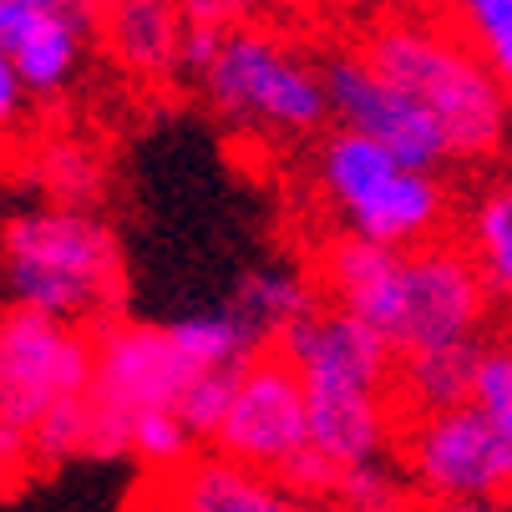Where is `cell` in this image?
<instances>
[{
	"label": "cell",
	"instance_id": "6da1fadb",
	"mask_svg": "<svg viewBox=\"0 0 512 512\" xmlns=\"http://www.w3.org/2000/svg\"><path fill=\"white\" fill-rule=\"evenodd\" d=\"M274 350L295 365L310 401V442L325 462L360 467L386 457L391 442V391H396V345L335 305H315L289 325Z\"/></svg>",
	"mask_w": 512,
	"mask_h": 512
},
{
	"label": "cell",
	"instance_id": "7a4b0ae2",
	"mask_svg": "<svg viewBox=\"0 0 512 512\" xmlns=\"http://www.w3.org/2000/svg\"><path fill=\"white\" fill-rule=\"evenodd\" d=\"M365 61L396 82L447 137L452 158L487 163L512 137V87L447 21L391 16L365 36Z\"/></svg>",
	"mask_w": 512,
	"mask_h": 512
},
{
	"label": "cell",
	"instance_id": "3957f363",
	"mask_svg": "<svg viewBox=\"0 0 512 512\" xmlns=\"http://www.w3.org/2000/svg\"><path fill=\"white\" fill-rule=\"evenodd\" d=\"M0 289L21 310L107 325L122 300V244L92 208H16L0 218Z\"/></svg>",
	"mask_w": 512,
	"mask_h": 512
},
{
	"label": "cell",
	"instance_id": "277c9868",
	"mask_svg": "<svg viewBox=\"0 0 512 512\" xmlns=\"http://www.w3.org/2000/svg\"><path fill=\"white\" fill-rule=\"evenodd\" d=\"M315 193L325 213L350 239H371L401 254H416L442 239L447 229V183L442 173L416 168L401 153L360 132H325L315 153Z\"/></svg>",
	"mask_w": 512,
	"mask_h": 512
},
{
	"label": "cell",
	"instance_id": "5b68a950",
	"mask_svg": "<svg viewBox=\"0 0 512 512\" xmlns=\"http://www.w3.org/2000/svg\"><path fill=\"white\" fill-rule=\"evenodd\" d=\"M198 82L218 117L254 137L300 142L330 122L325 66H315L305 51L259 26L229 31Z\"/></svg>",
	"mask_w": 512,
	"mask_h": 512
},
{
	"label": "cell",
	"instance_id": "8992f818",
	"mask_svg": "<svg viewBox=\"0 0 512 512\" xmlns=\"http://www.w3.org/2000/svg\"><path fill=\"white\" fill-rule=\"evenodd\" d=\"M92 340H97V381L87 401L92 421L87 457H132V421L148 411H178L198 371L178 350L168 325L107 320L97 325Z\"/></svg>",
	"mask_w": 512,
	"mask_h": 512
},
{
	"label": "cell",
	"instance_id": "52a82bcc",
	"mask_svg": "<svg viewBox=\"0 0 512 512\" xmlns=\"http://www.w3.org/2000/svg\"><path fill=\"white\" fill-rule=\"evenodd\" d=\"M97 381V340L41 310H0V411L36 431L66 406H87Z\"/></svg>",
	"mask_w": 512,
	"mask_h": 512
},
{
	"label": "cell",
	"instance_id": "ba28073f",
	"mask_svg": "<svg viewBox=\"0 0 512 512\" xmlns=\"http://www.w3.org/2000/svg\"><path fill=\"white\" fill-rule=\"evenodd\" d=\"M406 477L436 507L512 497V436L497 431L472 401L416 416L406 431Z\"/></svg>",
	"mask_w": 512,
	"mask_h": 512
},
{
	"label": "cell",
	"instance_id": "9c48e42d",
	"mask_svg": "<svg viewBox=\"0 0 512 512\" xmlns=\"http://www.w3.org/2000/svg\"><path fill=\"white\" fill-rule=\"evenodd\" d=\"M213 452H224L254 472H269V477H284L295 467L315 442H310V401H305V386L295 376L279 350H259L239 381H234V401L224 411L213 431Z\"/></svg>",
	"mask_w": 512,
	"mask_h": 512
},
{
	"label": "cell",
	"instance_id": "30bf717a",
	"mask_svg": "<svg viewBox=\"0 0 512 512\" xmlns=\"http://www.w3.org/2000/svg\"><path fill=\"white\" fill-rule=\"evenodd\" d=\"M492 295L462 244L436 239L406 259V315L396 335V355L482 345Z\"/></svg>",
	"mask_w": 512,
	"mask_h": 512
},
{
	"label": "cell",
	"instance_id": "8fae6325",
	"mask_svg": "<svg viewBox=\"0 0 512 512\" xmlns=\"http://www.w3.org/2000/svg\"><path fill=\"white\" fill-rule=\"evenodd\" d=\"M320 66H325V87H330V117L345 132L371 137V142H381V148H391L406 163L431 168V173H442V163H452V148L436 132V122L396 82H386L365 61V51H340Z\"/></svg>",
	"mask_w": 512,
	"mask_h": 512
},
{
	"label": "cell",
	"instance_id": "7c38bea8",
	"mask_svg": "<svg viewBox=\"0 0 512 512\" xmlns=\"http://www.w3.org/2000/svg\"><path fill=\"white\" fill-rule=\"evenodd\" d=\"M0 56H11L41 107L82 82L92 56V6L66 0H0Z\"/></svg>",
	"mask_w": 512,
	"mask_h": 512
},
{
	"label": "cell",
	"instance_id": "4fadbf2b",
	"mask_svg": "<svg viewBox=\"0 0 512 512\" xmlns=\"http://www.w3.org/2000/svg\"><path fill=\"white\" fill-rule=\"evenodd\" d=\"M132 512H325V507L224 452H193L173 472H148Z\"/></svg>",
	"mask_w": 512,
	"mask_h": 512
},
{
	"label": "cell",
	"instance_id": "5bb4252c",
	"mask_svg": "<svg viewBox=\"0 0 512 512\" xmlns=\"http://www.w3.org/2000/svg\"><path fill=\"white\" fill-rule=\"evenodd\" d=\"M406 259L411 254H401V249L335 234L320 249V264H315L320 300L345 310V315H355L360 325L381 330L396 345L401 315H406Z\"/></svg>",
	"mask_w": 512,
	"mask_h": 512
},
{
	"label": "cell",
	"instance_id": "9a60e30c",
	"mask_svg": "<svg viewBox=\"0 0 512 512\" xmlns=\"http://www.w3.org/2000/svg\"><path fill=\"white\" fill-rule=\"evenodd\" d=\"M102 46L137 82H163L183 71L188 21L178 0H122L102 11Z\"/></svg>",
	"mask_w": 512,
	"mask_h": 512
},
{
	"label": "cell",
	"instance_id": "2e32d148",
	"mask_svg": "<svg viewBox=\"0 0 512 512\" xmlns=\"http://www.w3.org/2000/svg\"><path fill=\"white\" fill-rule=\"evenodd\" d=\"M462 249L472 254L492 305L512 310V178H492L467 203Z\"/></svg>",
	"mask_w": 512,
	"mask_h": 512
},
{
	"label": "cell",
	"instance_id": "e0dca14e",
	"mask_svg": "<svg viewBox=\"0 0 512 512\" xmlns=\"http://www.w3.org/2000/svg\"><path fill=\"white\" fill-rule=\"evenodd\" d=\"M31 168V183L46 193V203L56 208H92L102 203V188H107V158L92 148L87 137H46L31 148L26 158Z\"/></svg>",
	"mask_w": 512,
	"mask_h": 512
},
{
	"label": "cell",
	"instance_id": "ac0fdd59",
	"mask_svg": "<svg viewBox=\"0 0 512 512\" xmlns=\"http://www.w3.org/2000/svg\"><path fill=\"white\" fill-rule=\"evenodd\" d=\"M477 350L482 345H452V350H416L401 355L396 365V391L416 416H436L467 406L472 396V376H477Z\"/></svg>",
	"mask_w": 512,
	"mask_h": 512
},
{
	"label": "cell",
	"instance_id": "d6986e66",
	"mask_svg": "<svg viewBox=\"0 0 512 512\" xmlns=\"http://www.w3.org/2000/svg\"><path fill=\"white\" fill-rule=\"evenodd\" d=\"M320 305V284L305 274V269H289V264H269V269H254L239 295H234V310L269 340H279L289 325H300L310 310Z\"/></svg>",
	"mask_w": 512,
	"mask_h": 512
},
{
	"label": "cell",
	"instance_id": "ffe728a7",
	"mask_svg": "<svg viewBox=\"0 0 512 512\" xmlns=\"http://www.w3.org/2000/svg\"><path fill=\"white\" fill-rule=\"evenodd\" d=\"M447 6H452V26L512 87V0H447Z\"/></svg>",
	"mask_w": 512,
	"mask_h": 512
},
{
	"label": "cell",
	"instance_id": "44dd1931",
	"mask_svg": "<svg viewBox=\"0 0 512 512\" xmlns=\"http://www.w3.org/2000/svg\"><path fill=\"white\" fill-rule=\"evenodd\" d=\"M406 482H411V477H401L386 457H376V462L345 467L330 502L345 507V512H406V497H411Z\"/></svg>",
	"mask_w": 512,
	"mask_h": 512
},
{
	"label": "cell",
	"instance_id": "7402d4cb",
	"mask_svg": "<svg viewBox=\"0 0 512 512\" xmlns=\"http://www.w3.org/2000/svg\"><path fill=\"white\" fill-rule=\"evenodd\" d=\"M198 452V436L183 421V411H148L132 421V457L148 472H173Z\"/></svg>",
	"mask_w": 512,
	"mask_h": 512
},
{
	"label": "cell",
	"instance_id": "603a6c76",
	"mask_svg": "<svg viewBox=\"0 0 512 512\" xmlns=\"http://www.w3.org/2000/svg\"><path fill=\"white\" fill-rule=\"evenodd\" d=\"M497 431L512 436V340H487L477 350V376L467 396Z\"/></svg>",
	"mask_w": 512,
	"mask_h": 512
},
{
	"label": "cell",
	"instance_id": "cb8c5ba5",
	"mask_svg": "<svg viewBox=\"0 0 512 512\" xmlns=\"http://www.w3.org/2000/svg\"><path fill=\"white\" fill-rule=\"evenodd\" d=\"M92 447V421H87V406H66L56 411L51 421H41L31 431V452H36V472H56L66 462L87 457Z\"/></svg>",
	"mask_w": 512,
	"mask_h": 512
},
{
	"label": "cell",
	"instance_id": "d4e9b609",
	"mask_svg": "<svg viewBox=\"0 0 512 512\" xmlns=\"http://www.w3.org/2000/svg\"><path fill=\"white\" fill-rule=\"evenodd\" d=\"M36 107H41V102H36L31 87L21 82V71L11 66V56H0V158L21 153Z\"/></svg>",
	"mask_w": 512,
	"mask_h": 512
},
{
	"label": "cell",
	"instance_id": "484cf974",
	"mask_svg": "<svg viewBox=\"0 0 512 512\" xmlns=\"http://www.w3.org/2000/svg\"><path fill=\"white\" fill-rule=\"evenodd\" d=\"M26 477H36V452H31V431L16 426L0 411V497H11Z\"/></svg>",
	"mask_w": 512,
	"mask_h": 512
},
{
	"label": "cell",
	"instance_id": "4316f807",
	"mask_svg": "<svg viewBox=\"0 0 512 512\" xmlns=\"http://www.w3.org/2000/svg\"><path fill=\"white\" fill-rule=\"evenodd\" d=\"M254 6H259V0H178V11H183L188 26L218 31V36L249 26V11H254Z\"/></svg>",
	"mask_w": 512,
	"mask_h": 512
},
{
	"label": "cell",
	"instance_id": "83f0119b",
	"mask_svg": "<svg viewBox=\"0 0 512 512\" xmlns=\"http://www.w3.org/2000/svg\"><path fill=\"white\" fill-rule=\"evenodd\" d=\"M502 502H447L442 512H497Z\"/></svg>",
	"mask_w": 512,
	"mask_h": 512
},
{
	"label": "cell",
	"instance_id": "f1b7e54d",
	"mask_svg": "<svg viewBox=\"0 0 512 512\" xmlns=\"http://www.w3.org/2000/svg\"><path fill=\"white\" fill-rule=\"evenodd\" d=\"M87 6H102L107 11V6H122V0H87Z\"/></svg>",
	"mask_w": 512,
	"mask_h": 512
},
{
	"label": "cell",
	"instance_id": "f546056e",
	"mask_svg": "<svg viewBox=\"0 0 512 512\" xmlns=\"http://www.w3.org/2000/svg\"><path fill=\"white\" fill-rule=\"evenodd\" d=\"M396 6H431V0H396Z\"/></svg>",
	"mask_w": 512,
	"mask_h": 512
},
{
	"label": "cell",
	"instance_id": "4dcf8cb0",
	"mask_svg": "<svg viewBox=\"0 0 512 512\" xmlns=\"http://www.w3.org/2000/svg\"><path fill=\"white\" fill-rule=\"evenodd\" d=\"M66 6H87V0H66Z\"/></svg>",
	"mask_w": 512,
	"mask_h": 512
},
{
	"label": "cell",
	"instance_id": "1f68e13d",
	"mask_svg": "<svg viewBox=\"0 0 512 512\" xmlns=\"http://www.w3.org/2000/svg\"><path fill=\"white\" fill-rule=\"evenodd\" d=\"M497 512H512V502H502V507H497Z\"/></svg>",
	"mask_w": 512,
	"mask_h": 512
}]
</instances>
